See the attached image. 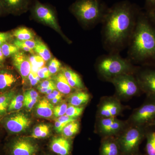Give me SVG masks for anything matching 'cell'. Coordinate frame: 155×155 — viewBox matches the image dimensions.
<instances>
[{
  "label": "cell",
  "mask_w": 155,
  "mask_h": 155,
  "mask_svg": "<svg viewBox=\"0 0 155 155\" xmlns=\"http://www.w3.org/2000/svg\"><path fill=\"white\" fill-rule=\"evenodd\" d=\"M139 10L127 1L108 8L102 23V41L109 53H119L128 45Z\"/></svg>",
  "instance_id": "obj_1"
},
{
  "label": "cell",
  "mask_w": 155,
  "mask_h": 155,
  "mask_svg": "<svg viewBox=\"0 0 155 155\" xmlns=\"http://www.w3.org/2000/svg\"><path fill=\"white\" fill-rule=\"evenodd\" d=\"M127 59L133 64H155V26L140 11L129 43Z\"/></svg>",
  "instance_id": "obj_2"
},
{
  "label": "cell",
  "mask_w": 155,
  "mask_h": 155,
  "mask_svg": "<svg viewBox=\"0 0 155 155\" xmlns=\"http://www.w3.org/2000/svg\"><path fill=\"white\" fill-rule=\"evenodd\" d=\"M137 67L127 58L121 57L119 53H109L100 56L95 63L98 75L103 80L108 82L122 74H134Z\"/></svg>",
  "instance_id": "obj_3"
},
{
  "label": "cell",
  "mask_w": 155,
  "mask_h": 155,
  "mask_svg": "<svg viewBox=\"0 0 155 155\" xmlns=\"http://www.w3.org/2000/svg\"><path fill=\"white\" fill-rule=\"evenodd\" d=\"M107 9L101 0H76L70 8L76 18L87 26L102 22Z\"/></svg>",
  "instance_id": "obj_4"
},
{
  "label": "cell",
  "mask_w": 155,
  "mask_h": 155,
  "mask_svg": "<svg viewBox=\"0 0 155 155\" xmlns=\"http://www.w3.org/2000/svg\"><path fill=\"white\" fill-rule=\"evenodd\" d=\"M149 127L130 125L117 136L121 154L131 155L137 153L140 145L144 138Z\"/></svg>",
  "instance_id": "obj_5"
},
{
  "label": "cell",
  "mask_w": 155,
  "mask_h": 155,
  "mask_svg": "<svg viewBox=\"0 0 155 155\" xmlns=\"http://www.w3.org/2000/svg\"><path fill=\"white\" fill-rule=\"evenodd\" d=\"M116 89V96L121 100H127L142 93L134 74H122L110 81Z\"/></svg>",
  "instance_id": "obj_6"
},
{
  "label": "cell",
  "mask_w": 155,
  "mask_h": 155,
  "mask_svg": "<svg viewBox=\"0 0 155 155\" xmlns=\"http://www.w3.org/2000/svg\"><path fill=\"white\" fill-rule=\"evenodd\" d=\"M134 74L142 93L155 99V64L137 66Z\"/></svg>",
  "instance_id": "obj_7"
},
{
  "label": "cell",
  "mask_w": 155,
  "mask_h": 155,
  "mask_svg": "<svg viewBox=\"0 0 155 155\" xmlns=\"http://www.w3.org/2000/svg\"><path fill=\"white\" fill-rule=\"evenodd\" d=\"M155 119V99L147 98L141 106L133 111L127 122L130 125L149 127Z\"/></svg>",
  "instance_id": "obj_8"
},
{
  "label": "cell",
  "mask_w": 155,
  "mask_h": 155,
  "mask_svg": "<svg viewBox=\"0 0 155 155\" xmlns=\"http://www.w3.org/2000/svg\"><path fill=\"white\" fill-rule=\"evenodd\" d=\"M128 125L127 121H123L117 117L96 118L95 131L104 137L117 136Z\"/></svg>",
  "instance_id": "obj_9"
},
{
  "label": "cell",
  "mask_w": 155,
  "mask_h": 155,
  "mask_svg": "<svg viewBox=\"0 0 155 155\" xmlns=\"http://www.w3.org/2000/svg\"><path fill=\"white\" fill-rule=\"evenodd\" d=\"M31 13L35 19L61 34L55 12L51 7L36 0L32 6Z\"/></svg>",
  "instance_id": "obj_10"
},
{
  "label": "cell",
  "mask_w": 155,
  "mask_h": 155,
  "mask_svg": "<svg viewBox=\"0 0 155 155\" xmlns=\"http://www.w3.org/2000/svg\"><path fill=\"white\" fill-rule=\"evenodd\" d=\"M124 108L121 101L116 96L103 97L98 105L96 118L117 117L121 115Z\"/></svg>",
  "instance_id": "obj_11"
},
{
  "label": "cell",
  "mask_w": 155,
  "mask_h": 155,
  "mask_svg": "<svg viewBox=\"0 0 155 155\" xmlns=\"http://www.w3.org/2000/svg\"><path fill=\"white\" fill-rule=\"evenodd\" d=\"M37 144L27 139L19 138L11 142L8 147L9 155H35Z\"/></svg>",
  "instance_id": "obj_12"
},
{
  "label": "cell",
  "mask_w": 155,
  "mask_h": 155,
  "mask_svg": "<svg viewBox=\"0 0 155 155\" xmlns=\"http://www.w3.org/2000/svg\"><path fill=\"white\" fill-rule=\"evenodd\" d=\"M12 57V63L17 69L24 83L28 79V75L31 71V65L29 58L23 51H19Z\"/></svg>",
  "instance_id": "obj_13"
},
{
  "label": "cell",
  "mask_w": 155,
  "mask_h": 155,
  "mask_svg": "<svg viewBox=\"0 0 155 155\" xmlns=\"http://www.w3.org/2000/svg\"><path fill=\"white\" fill-rule=\"evenodd\" d=\"M31 122V120L27 115L19 113L8 118L5 125L7 129L12 133H18L27 129Z\"/></svg>",
  "instance_id": "obj_14"
},
{
  "label": "cell",
  "mask_w": 155,
  "mask_h": 155,
  "mask_svg": "<svg viewBox=\"0 0 155 155\" xmlns=\"http://www.w3.org/2000/svg\"><path fill=\"white\" fill-rule=\"evenodd\" d=\"M29 0H0V4L7 14H19L28 8Z\"/></svg>",
  "instance_id": "obj_15"
},
{
  "label": "cell",
  "mask_w": 155,
  "mask_h": 155,
  "mask_svg": "<svg viewBox=\"0 0 155 155\" xmlns=\"http://www.w3.org/2000/svg\"><path fill=\"white\" fill-rule=\"evenodd\" d=\"M121 150L116 136L103 137L100 155H121Z\"/></svg>",
  "instance_id": "obj_16"
},
{
  "label": "cell",
  "mask_w": 155,
  "mask_h": 155,
  "mask_svg": "<svg viewBox=\"0 0 155 155\" xmlns=\"http://www.w3.org/2000/svg\"><path fill=\"white\" fill-rule=\"evenodd\" d=\"M50 147L53 152L58 155H69L71 152V143L64 137L53 139Z\"/></svg>",
  "instance_id": "obj_17"
},
{
  "label": "cell",
  "mask_w": 155,
  "mask_h": 155,
  "mask_svg": "<svg viewBox=\"0 0 155 155\" xmlns=\"http://www.w3.org/2000/svg\"><path fill=\"white\" fill-rule=\"evenodd\" d=\"M62 72L68 81V83L75 90H83L84 88L82 79L80 75L70 68L66 67L62 69Z\"/></svg>",
  "instance_id": "obj_18"
},
{
  "label": "cell",
  "mask_w": 155,
  "mask_h": 155,
  "mask_svg": "<svg viewBox=\"0 0 155 155\" xmlns=\"http://www.w3.org/2000/svg\"><path fill=\"white\" fill-rule=\"evenodd\" d=\"M91 98L90 94L82 90L72 92L69 97V104L76 107H83L89 102Z\"/></svg>",
  "instance_id": "obj_19"
},
{
  "label": "cell",
  "mask_w": 155,
  "mask_h": 155,
  "mask_svg": "<svg viewBox=\"0 0 155 155\" xmlns=\"http://www.w3.org/2000/svg\"><path fill=\"white\" fill-rule=\"evenodd\" d=\"M53 80L54 82L56 89L62 94H71L75 90L69 85L68 81L62 72L56 75Z\"/></svg>",
  "instance_id": "obj_20"
},
{
  "label": "cell",
  "mask_w": 155,
  "mask_h": 155,
  "mask_svg": "<svg viewBox=\"0 0 155 155\" xmlns=\"http://www.w3.org/2000/svg\"><path fill=\"white\" fill-rule=\"evenodd\" d=\"M17 80L16 75L11 71H0V91H4L11 88L16 83Z\"/></svg>",
  "instance_id": "obj_21"
},
{
  "label": "cell",
  "mask_w": 155,
  "mask_h": 155,
  "mask_svg": "<svg viewBox=\"0 0 155 155\" xmlns=\"http://www.w3.org/2000/svg\"><path fill=\"white\" fill-rule=\"evenodd\" d=\"M54 106L47 99L41 100L36 106L37 115L42 118H49L54 114Z\"/></svg>",
  "instance_id": "obj_22"
},
{
  "label": "cell",
  "mask_w": 155,
  "mask_h": 155,
  "mask_svg": "<svg viewBox=\"0 0 155 155\" xmlns=\"http://www.w3.org/2000/svg\"><path fill=\"white\" fill-rule=\"evenodd\" d=\"M12 35L19 40L27 41L33 39L35 34L33 31L26 27H19L13 31Z\"/></svg>",
  "instance_id": "obj_23"
},
{
  "label": "cell",
  "mask_w": 155,
  "mask_h": 155,
  "mask_svg": "<svg viewBox=\"0 0 155 155\" xmlns=\"http://www.w3.org/2000/svg\"><path fill=\"white\" fill-rule=\"evenodd\" d=\"M14 96V91H7L0 94V116L4 115L8 111L11 100Z\"/></svg>",
  "instance_id": "obj_24"
},
{
  "label": "cell",
  "mask_w": 155,
  "mask_h": 155,
  "mask_svg": "<svg viewBox=\"0 0 155 155\" xmlns=\"http://www.w3.org/2000/svg\"><path fill=\"white\" fill-rule=\"evenodd\" d=\"M36 45L34 49L35 52L40 56L45 61H48L51 58V54L47 46L40 40L36 39Z\"/></svg>",
  "instance_id": "obj_25"
},
{
  "label": "cell",
  "mask_w": 155,
  "mask_h": 155,
  "mask_svg": "<svg viewBox=\"0 0 155 155\" xmlns=\"http://www.w3.org/2000/svg\"><path fill=\"white\" fill-rule=\"evenodd\" d=\"M80 129V124L77 120L68 123L65 126L62 131L63 137L69 138L76 135Z\"/></svg>",
  "instance_id": "obj_26"
},
{
  "label": "cell",
  "mask_w": 155,
  "mask_h": 155,
  "mask_svg": "<svg viewBox=\"0 0 155 155\" xmlns=\"http://www.w3.org/2000/svg\"><path fill=\"white\" fill-rule=\"evenodd\" d=\"M146 149L147 155H155V131L148 130Z\"/></svg>",
  "instance_id": "obj_27"
},
{
  "label": "cell",
  "mask_w": 155,
  "mask_h": 155,
  "mask_svg": "<svg viewBox=\"0 0 155 155\" xmlns=\"http://www.w3.org/2000/svg\"><path fill=\"white\" fill-rule=\"evenodd\" d=\"M2 51L5 58H8L13 56L14 54L18 52L19 49L14 44L5 43L1 46Z\"/></svg>",
  "instance_id": "obj_28"
},
{
  "label": "cell",
  "mask_w": 155,
  "mask_h": 155,
  "mask_svg": "<svg viewBox=\"0 0 155 155\" xmlns=\"http://www.w3.org/2000/svg\"><path fill=\"white\" fill-rule=\"evenodd\" d=\"M84 110V107H76L69 104L67 107L66 115L69 117L77 119L82 114Z\"/></svg>",
  "instance_id": "obj_29"
},
{
  "label": "cell",
  "mask_w": 155,
  "mask_h": 155,
  "mask_svg": "<svg viewBox=\"0 0 155 155\" xmlns=\"http://www.w3.org/2000/svg\"><path fill=\"white\" fill-rule=\"evenodd\" d=\"M31 68H34L35 69L31 70L32 72H37L40 68L43 67L45 61L39 55H33L29 58Z\"/></svg>",
  "instance_id": "obj_30"
},
{
  "label": "cell",
  "mask_w": 155,
  "mask_h": 155,
  "mask_svg": "<svg viewBox=\"0 0 155 155\" xmlns=\"http://www.w3.org/2000/svg\"><path fill=\"white\" fill-rule=\"evenodd\" d=\"M49 127L45 124L38 125L34 129L31 137L33 138H42V136L46 130H49Z\"/></svg>",
  "instance_id": "obj_31"
},
{
  "label": "cell",
  "mask_w": 155,
  "mask_h": 155,
  "mask_svg": "<svg viewBox=\"0 0 155 155\" xmlns=\"http://www.w3.org/2000/svg\"><path fill=\"white\" fill-rule=\"evenodd\" d=\"M62 64L61 62L56 58H53L50 61L49 63L48 69L51 75L56 74L61 69Z\"/></svg>",
  "instance_id": "obj_32"
},
{
  "label": "cell",
  "mask_w": 155,
  "mask_h": 155,
  "mask_svg": "<svg viewBox=\"0 0 155 155\" xmlns=\"http://www.w3.org/2000/svg\"><path fill=\"white\" fill-rule=\"evenodd\" d=\"M68 105L64 103L56 106L54 109V115L56 117H59L66 114Z\"/></svg>",
  "instance_id": "obj_33"
},
{
  "label": "cell",
  "mask_w": 155,
  "mask_h": 155,
  "mask_svg": "<svg viewBox=\"0 0 155 155\" xmlns=\"http://www.w3.org/2000/svg\"><path fill=\"white\" fill-rule=\"evenodd\" d=\"M13 44H14L16 46H17L19 50H22V51H24L29 53L32 55H35L34 51L33 50L29 48L28 47L23 44L21 41L17 39H15L14 41H13Z\"/></svg>",
  "instance_id": "obj_34"
},
{
  "label": "cell",
  "mask_w": 155,
  "mask_h": 155,
  "mask_svg": "<svg viewBox=\"0 0 155 155\" xmlns=\"http://www.w3.org/2000/svg\"><path fill=\"white\" fill-rule=\"evenodd\" d=\"M37 75L41 78L47 79L51 75L49 69L47 67H43L40 68L37 72Z\"/></svg>",
  "instance_id": "obj_35"
},
{
  "label": "cell",
  "mask_w": 155,
  "mask_h": 155,
  "mask_svg": "<svg viewBox=\"0 0 155 155\" xmlns=\"http://www.w3.org/2000/svg\"><path fill=\"white\" fill-rule=\"evenodd\" d=\"M13 37L12 34L10 32H0V46L5 43L8 42Z\"/></svg>",
  "instance_id": "obj_36"
},
{
  "label": "cell",
  "mask_w": 155,
  "mask_h": 155,
  "mask_svg": "<svg viewBox=\"0 0 155 155\" xmlns=\"http://www.w3.org/2000/svg\"><path fill=\"white\" fill-rule=\"evenodd\" d=\"M24 99H38L39 97L38 93L33 89L29 90L25 92L23 94Z\"/></svg>",
  "instance_id": "obj_37"
},
{
  "label": "cell",
  "mask_w": 155,
  "mask_h": 155,
  "mask_svg": "<svg viewBox=\"0 0 155 155\" xmlns=\"http://www.w3.org/2000/svg\"><path fill=\"white\" fill-rule=\"evenodd\" d=\"M28 79L30 81L31 84L32 86H35L40 81L41 78L37 75V72L31 71L28 75Z\"/></svg>",
  "instance_id": "obj_38"
},
{
  "label": "cell",
  "mask_w": 155,
  "mask_h": 155,
  "mask_svg": "<svg viewBox=\"0 0 155 155\" xmlns=\"http://www.w3.org/2000/svg\"><path fill=\"white\" fill-rule=\"evenodd\" d=\"M38 99H24L23 106L28 110H30L33 108L34 106L37 102Z\"/></svg>",
  "instance_id": "obj_39"
},
{
  "label": "cell",
  "mask_w": 155,
  "mask_h": 155,
  "mask_svg": "<svg viewBox=\"0 0 155 155\" xmlns=\"http://www.w3.org/2000/svg\"><path fill=\"white\" fill-rule=\"evenodd\" d=\"M38 87H46V88H56L53 79H46L42 81Z\"/></svg>",
  "instance_id": "obj_40"
},
{
  "label": "cell",
  "mask_w": 155,
  "mask_h": 155,
  "mask_svg": "<svg viewBox=\"0 0 155 155\" xmlns=\"http://www.w3.org/2000/svg\"><path fill=\"white\" fill-rule=\"evenodd\" d=\"M77 118H72V117H69L67 116V115H64L63 116H60L58 117L56 121H59V122H62V123H66L68 124L70 122H73V121L77 120Z\"/></svg>",
  "instance_id": "obj_41"
},
{
  "label": "cell",
  "mask_w": 155,
  "mask_h": 155,
  "mask_svg": "<svg viewBox=\"0 0 155 155\" xmlns=\"http://www.w3.org/2000/svg\"><path fill=\"white\" fill-rule=\"evenodd\" d=\"M23 106V102L19 103H10L8 109V111L17 110L21 109Z\"/></svg>",
  "instance_id": "obj_42"
},
{
  "label": "cell",
  "mask_w": 155,
  "mask_h": 155,
  "mask_svg": "<svg viewBox=\"0 0 155 155\" xmlns=\"http://www.w3.org/2000/svg\"><path fill=\"white\" fill-rule=\"evenodd\" d=\"M68 124L66 123H62V122H59V121H56L55 123V129L56 131L58 133H61L62 132V130L66 125Z\"/></svg>",
  "instance_id": "obj_43"
},
{
  "label": "cell",
  "mask_w": 155,
  "mask_h": 155,
  "mask_svg": "<svg viewBox=\"0 0 155 155\" xmlns=\"http://www.w3.org/2000/svg\"><path fill=\"white\" fill-rule=\"evenodd\" d=\"M146 14L150 21L155 26V8L147 11Z\"/></svg>",
  "instance_id": "obj_44"
},
{
  "label": "cell",
  "mask_w": 155,
  "mask_h": 155,
  "mask_svg": "<svg viewBox=\"0 0 155 155\" xmlns=\"http://www.w3.org/2000/svg\"><path fill=\"white\" fill-rule=\"evenodd\" d=\"M24 100V96L19 94L15 95L11 100L10 103H19L23 102Z\"/></svg>",
  "instance_id": "obj_45"
},
{
  "label": "cell",
  "mask_w": 155,
  "mask_h": 155,
  "mask_svg": "<svg viewBox=\"0 0 155 155\" xmlns=\"http://www.w3.org/2000/svg\"><path fill=\"white\" fill-rule=\"evenodd\" d=\"M146 8L147 11L155 8V0H146Z\"/></svg>",
  "instance_id": "obj_46"
},
{
  "label": "cell",
  "mask_w": 155,
  "mask_h": 155,
  "mask_svg": "<svg viewBox=\"0 0 155 155\" xmlns=\"http://www.w3.org/2000/svg\"><path fill=\"white\" fill-rule=\"evenodd\" d=\"M62 96V95H60L56 97L55 98H54L51 100L52 103L53 104H57V103L61 101Z\"/></svg>",
  "instance_id": "obj_47"
},
{
  "label": "cell",
  "mask_w": 155,
  "mask_h": 155,
  "mask_svg": "<svg viewBox=\"0 0 155 155\" xmlns=\"http://www.w3.org/2000/svg\"><path fill=\"white\" fill-rule=\"evenodd\" d=\"M56 97H57V96L53 92L50 94L47 95L46 96L47 99L48 100H51V101L55 98Z\"/></svg>",
  "instance_id": "obj_48"
},
{
  "label": "cell",
  "mask_w": 155,
  "mask_h": 155,
  "mask_svg": "<svg viewBox=\"0 0 155 155\" xmlns=\"http://www.w3.org/2000/svg\"><path fill=\"white\" fill-rule=\"evenodd\" d=\"M5 56H4L2 51V48H1V47L0 46V62L2 63V62H3V61H4V60H5Z\"/></svg>",
  "instance_id": "obj_49"
},
{
  "label": "cell",
  "mask_w": 155,
  "mask_h": 155,
  "mask_svg": "<svg viewBox=\"0 0 155 155\" xmlns=\"http://www.w3.org/2000/svg\"><path fill=\"white\" fill-rule=\"evenodd\" d=\"M5 14H7V13H6V11H5L3 7H2V6L0 4V16Z\"/></svg>",
  "instance_id": "obj_50"
},
{
  "label": "cell",
  "mask_w": 155,
  "mask_h": 155,
  "mask_svg": "<svg viewBox=\"0 0 155 155\" xmlns=\"http://www.w3.org/2000/svg\"><path fill=\"white\" fill-rule=\"evenodd\" d=\"M152 126H155V119L150 124L149 127H152Z\"/></svg>",
  "instance_id": "obj_51"
},
{
  "label": "cell",
  "mask_w": 155,
  "mask_h": 155,
  "mask_svg": "<svg viewBox=\"0 0 155 155\" xmlns=\"http://www.w3.org/2000/svg\"><path fill=\"white\" fill-rule=\"evenodd\" d=\"M2 63H1V62H0V67H2Z\"/></svg>",
  "instance_id": "obj_52"
},
{
  "label": "cell",
  "mask_w": 155,
  "mask_h": 155,
  "mask_svg": "<svg viewBox=\"0 0 155 155\" xmlns=\"http://www.w3.org/2000/svg\"><path fill=\"white\" fill-rule=\"evenodd\" d=\"M131 155H139L137 154V153H136V154H134Z\"/></svg>",
  "instance_id": "obj_53"
}]
</instances>
